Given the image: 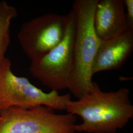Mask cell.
Returning <instances> with one entry per match:
<instances>
[{"instance_id":"1","label":"cell","mask_w":133,"mask_h":133,"mask_svg":"<svg viewBox=\"0 0 133 133\" xmlns=\"http://www.w3.org/2000/svg\"><path fill=\"white\" fill-rule=\"evenodd\" d=\"M66 110L82 120L76 126L78 132L116 133L133 118V105L127 88L104 92L93 81L82 97L68 103Z\"/></svg>"},{"instance_id":"2","label":"cell","mask_w":133,"mask_h":133,"mask_svg":"<svg viewBox=\"0 0 133 133\" xmlns=\"http://www.w3.org/2000/svg\"><path fill=\"white\" fill-rule=\"evenodd\" d=\"M98 0H76L75 15L74 69L68 89L78 99L89 90L92 67L100 43L94 28V15Z\"/></svg>"},{"instance_id":"3","label":"cell","mask_w":133,"mask_h":133,"mask_svg":"<svg viewBox=\"0 0 133 133\" xmlns=\"http://www.w3.org/2000/svg\"><path fill=\"white\" fill-rule=\"evenodd\" d=\"M11 63L5 57L0 63V111L11 108L30 109L45 106L53 110H66L71 100L70 94L58 91L43 92L25 77L15 76Z\"/></svg>"},{"instance_id":"4","label":"cell","mask_w":133,"mask_h":133,"mask_svg":"<svg viewBox=\"0 0 133 133\" xmlns=\"http://www.w3.org/2000/svg\"><path fill=\"white\" fill-rule=\"evenodd\" d=\"M75 15H66L65 33L62 41L43 57L31 61L29 71L34 77L51 91L68 89L74 69Z\"/></svg>"},{"instance_id":"5","label":"cell","mask_w":133,"mask_h":133,"mask_svg":"<svg viewBox=\"0 0 133 133\" xmlns=\"http://www.w3.org/2000/svg\"><path fill=\"white\" fill-rule=\"evenodd\" d=\"M76 119L43 105L11 108L0 111V133H75Z\"/></svg>"},{"instance_id":"6","label":"cell","mask_w":133,"mask_h":133,"mask_svg":"<svg viewBox=\"0 0 133 133\" xmlns=\"http://www.w3.org/2000/svg\"><path fill=\"white\" fill-rule=\"evenodd\" d=\"M66 15L46 14L23 24L17 34L20 46L31 61L43 57L64 38Z\"/></svg>"},{"instance_id":"7","label":"cell","mask_w":133,"mask_h":133,"mask_svg":"<svg viewBox=\"0 0 133 133\" xmlns=\"http://www.w3.org/2000/svg\"><path fill=\"white\" fill-rule=\"evenodd\" d=\"M133 50V29L114 38L100 40L92 67L93 76L101 71L119 69Z\"/></svg>"},{"instance_id":"8","label":"cell","mask_w":133,"mask_h":133,"mask_svg":"<svg viewBox=\"0 0 133 133\" xmlns=\"http://www.w3.org/2000/svg\"><path fill=\"white\" fill-rule=\"evenodd\" d=\"M95 33L101 41L123 33L129 29L124 0H98L94 15Z\"/></svg>"},{"instance_id":"9","label":"cell","mask_w":133,"mask_h":133,"mask_svg":"<svg viewBox=\"0 0 133 133\" xmlns=\"http://www.w3.org/2000/svg\"><path fill=\"white\" fill-rule=\"evenodd\" d=\"M17 11L5 1L0 2V63L5 59L10 42L11 22L17 16Z\"/></svg>"},{"instance_id":"10","label":"cell","mask_w":133,"mask_h":133,"mask_svg":"<svg viewBox=\"0 0 133 133\" xmlns=\"http://www.w3.org/2000/svg\"><path fill=\"white\" fill-rule=\"evenodd\" d=\"M126 17L130 28L133 30V0H124Z\"/></svg>"}]
</instances>
